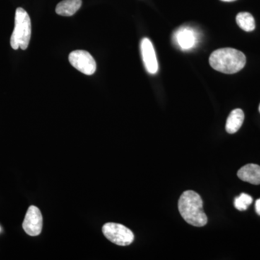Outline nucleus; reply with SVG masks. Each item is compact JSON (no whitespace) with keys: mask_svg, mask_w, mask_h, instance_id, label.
I'll use <instances>...</instances> for the list:
<instances>
[{"mask_svg":"<svg viewBox=\"0 0 260 260\" xmlns=\"http://www.w3.org/2000/svg\"><path fill=\"white\" fill-rule=\"evenodd\" d=\"M181 217L193 226L203 227L208 223V217L203 210V201L199 194L192 190L184 191L178 203Z\"/></svg>","mask_w":260,"mask_h":260,"instance_id":"f257e3e1","label":"nucleus"},{"mask_svg":"<svg viewBox=\"0 0 260 260\" xmlns=\"http://www.w3.org/2000/svg\"><path fill=\"white\" fill-rule=\"evenodd\" d=\"M210 66L225 74H234L246 64V56L242 51L233 48H223L213 51L210 56Z\"/></svg>","mask_w":260,"mask_h":260,"instance_id":"f03ea898","label":"nucleus"},{"mask_svg":"<svg viewBox=\"0 0 260 260\" xmlns=\"http://www.w3.org/2000/svg\"><path fill=\"white\" fill-rule=\"evenodd\" d=\"M31 37V21L26 11L18 8L15 12V28L10 39V45L15 50L19 48L25 50Z\"/></svg>","mask_w":260,"mask_h":260,"instance_id":"7ed1b4c3","label":"nucleus"},{"mask_svg":"<svg viewBox=\"0 0 260 260\" xmlns=\"http://www.w3.org/2000/svg\"><path fill=\"white\" fill-rule=\"evenodd\" d=\"M104 235L116 245L128 246L134 241V234L121 224L107 223L102 228Z\"/></svg>","mask_w":260,"mask_h":260,"instance_id":"20e7f679","label":"nucleus"},{"mask_svg":"<svg viewBox=\"0 0 260 260\" xmlns=\"http://www.w3.org/2000/svg\"><path fill=\"white\" fill-rule=\"evenodd\" d=\"M70 64L80 73L86 75H92L96 70V62L88 51L76 50L70 53Z\"/></svg>","mask_w":260,"mask_h":260,"instance_id":"39448f33","label":"nucleus"},{"mask_svg":"<svg viewBox=\"0 0 260 260\" xmlns=\"http://www.w3.org/2000/svg\"><path fill=\"white\" fill-rule=\"evenodd\" d=\"M42 214L37 207L32 205L27 210L23 220V229L29 236L37 237L42 232Z\"/></svg>","mask_w":260,"mask_h":260,"instance_id":"423d86ee","label":"nucleus"},{"mask_svg":"<svg viewBox=\"0 0 260 260\" xmlns=\"http://www.w3.org/2000/svg\"><path fill=\"white\" fill-rule=\"evenodd\" d=\"M174 39L181 50L188 51L196 46L198 36L194 29L190 27H182L174 34Z\"/></svg>","mask_w":260,"mask_h":260,"instance_id":"0eeeda50","label":"nucleus"},{"mask_svg":"<svg viewBox=\"0 0 260 260\" xmlns=\"http://www.w3.org/2000/svg\"><path fill=\"white\" fill-rule=\"evenodd\" d=\"M140 49L147 71L150 74H155L158 72V64L153 44L148 39L145 38L142 40Z\"/></svg>","mask_w":260,"mask_h":260,"instance_id":"6e6552de","label":"nucleus"},{"mask_svg":"<svg viewBox=\"0 0 260 260\" xmlns=\"http://www.w3.org/2000/svg\"><path fill=\"white\" fill-rule=\"evenodd\" d=\"M241 180L258 185L260 184V167L256 164H246L241 168L237 173Z\"/></svg>","mask_w":260,"mask_h":260,"instance_id":"1a4fd4ad","label":"nucleus"},{"mask_svg":"<svg viewBox=\"0 0 260 260\" xmlns=\"http://www.w3.org/2000/svg\"><path fill=\"white\" fill-rule=\"evenodd\" d=\"M244 120V113L242 109H236L229 114L225 124V130L229 134H234L240 129Z\"/></svg>","mask_w":260,"mask_h":260,"instance_id":"9d476101","label":"nucleus"},{"mask_svg":"<svg viewBox=\"0 0 260 260\" xmlns=\"http://www.w3.org/2000/svg\"><path fill=\"white\" fill-rule=\"evenodd\" d=\"M81 5L82 0H63L56 5V13L61 16H73L81 8Z\"/></svg>","mask_w":260,"mask_h":260,"instance_id":"9b49d317","label":"nucleus"},{"mask_svg":"<svg viewBox=\"0 0 260 260\" xmlns=\"http://www.w3.org/2000/svg\"><path fill=\"white\" fill-rule=\"evenodd\" d=\"M237 23L242 30L250 32L255 29V20L254 17L249 13H240L237 15Z\"/></svg>","mask_w":260,"mask_h":260,"instance_id":"f8f14e48","label":"nucleus"},{"mask_svg":"<svg viewBox=\"0 0 260 260\" xmlns=\"http://www.w3.org/2000/svg\"><path fill=\"white\" fill-rule=\"evenodd\" d=\"M253 199L250 195L242 193L240 196L237 197L234 200V206L239 211L247 210L249 205L252 203Z\"/></svg>","mask_w":260,"mask_h":260,"instance_id":"ddd939ff","label":"nucleus"},{"mask_svg":"<svg viewBox=\"0 0 260 260\" xmlns=\"http://www.w3.org/2000/svg\"><path fill=\"white\" fill-rule=\"evenodd\" d=\"M255 210L257 215H260V198L256 200L255 203Z\"/></svg>","mask_w":260,"mask_h":260,"instance_id":"4468645a","label":"nucleus"},{"mask_svg":"<svg viewBox=\"0 0 260 260\" xmlns=\"http://www.w3.org/2000/svg\"><path fill=\"white\" fill-rule=\"evenodd\" d=\"M220 1H223V2H234V1H236V0H220Z\"/></svg>","mask_w":260,"mask_h":260,"instance_id":"2eb2a0df","label":"nucleus"},{"mask_svg":"<svg viewBox=\"0 0 260 260\" xmlns=\"http://www.w3.org/2000/svg\"><path fill=\"white\" fill-rule=\"evenodd\" d=\"M259 113H260V105H259Z\"/></svg>","mask_w":260,"mask_h":260,"instance_id":"dca6fc26","label":"nucleus"}]
</instances>
